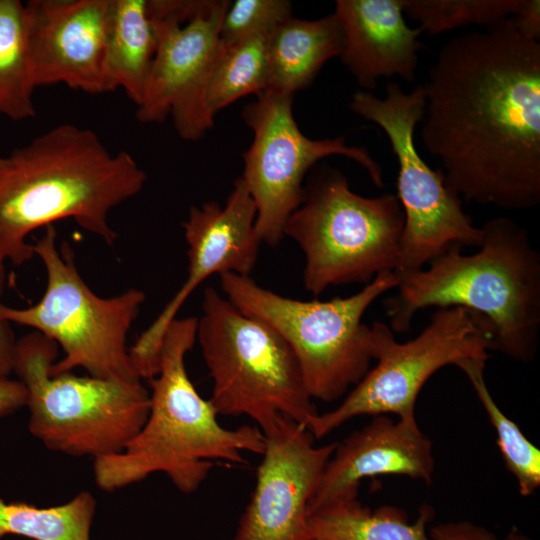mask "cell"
Listing matches in <instances>:
<instances>
[{
  "mask_svg": "<svg viewBox=\"0 0 540 540\" xmlns=\"http://www.w3.org/2000/svg\"><path fill=\"white\" fill-rule=\"evenodd\" d=\"M421 140L447 188L506 210L540 203V43L510 18L446 42L422 85Z\"/></svg>",
  "mask_w": 540,
  "mask_h": 540,
  "instance_id": "cell-1",
  "label": "cell"
},
{
  "mask_svg": "<svg viewBox=\"0 0 540 540\" xmlns=\"http://www.w3.org/2000/svg\"><path fill=\"white\" fill-rule=\"evenodd\" d=\"M146 179L131 154L109 151L94 131L71 123L49 129L1 158L0 259L29 261L27 236L65 218L113 244L110 211Z\"/></svg>",
  "mask_w": 540,
  "mask_h": 540,
  "instance_id": "cell-2",
  "label": "cell"
},
{
  "mask_svg": "<svg viewBox=\"0 0 540 540\" xmlns=\"http://www.w3.org/2000/svg\"><path fill=\"white\" fill-rule=\"evenodd\" d=\"M481 228L476 253L452 247L421 270L394 272L398 292L384 302L389 327L405 333L421 309L463 307L490 322L493 351L530 362L540 335V254L527 230L507 217Z\"/></svg>",
  "mask_w": 540,
  "mask_h": 540,
  "instance_id": "cell-3",
  "label": "cell"
},
{
  "mask_svg": "<svg viewBox=\"0 0 540 540\" xmlns=\"http://www.w3.org/2000/svg\"><path fill=\"white\" fill-rule=\"evenodd\" d=\"M197 323L196 317L176 318L167 328L159 369L150 379L144 425L121 452L94 459V479L101 490L115 491L163 472L189 494L207 477L211 460L240 464L243 452L263 454L265 437L259 427H222L210 400L191 382L185 356L196 341Z\"/></svg>",
  "mask_w": 540,
  "mask_h": 540,
  "instance_id": "cell-4",
  "label": "cell"
},
{
  "mask_svg": "<svg viewBox=\"0 0 540 540\" xmlns=\"http://www.w3.org/2000/svg\"><path fill=\"white\" fill-rule=\"evenodd\" d=\"M196 339L213 380L209 400L218 415H246L262 432L285 416L311 432L319 413L292 349L274 328L209 287Z\"/></svg>",
  "mask_w": 540,
  "mask_h": 540,
  "instance_id": "cell-5",
  "label": "cell"
},
{
  "mask_svg": "<svg viewBox=\"0 0 540 540\" xmlns=\"http://www.w3.org/2000/svg\"><path fill=\"white\" fill-rule=\"evenodd\" d=\"M403 228L396 195L361 196L342 172L322 167L309 178L283 235L303 251L304 287L317 297L330 286L366 285L382 272H395Z\"/></svg>",
  "mask_w": 540,
  "mask_h": 540,
  "instance_id": "cell-6",
  "label": "cell"
},
{
  "mask_svg": "<svg viewBox=\"0 0 540 540\" xmlns=\"http://www.w3.org/2000/svg\"><path fill=\"white\" fill-rule=\"evenodd\" d=\"M57 348L36 331L16 343L13 373L26 390L31 434L71 456L96 459L121 452L147 419L150 392L142 380L52 374Z\"/></svg>",
  "mask_w": 540,
  "mask_h": 540,
  "instance_id": "cell-7",
  "label": "cell"
},
{
  "mask_svg": "<svg viewBox=\"0 0 540 540\" xmlns=\"http://www.w3.org/2000/svg\"><path fill=\"white\" fill-rule=\"evenodd\" d=\"M219 277L224 296L238 310L283 337L309 395L324 402L342 397L369 371L371 327L362 318L379 296L398 284L394 272H382L349 297L303 301L266 289L250 276L229 272Z\"/></svg>",
  "mask_w": 540,
  "mask_h": 540,
  "instance_id": "cell-8",
  "label": "cell"
},
{
  "mask_svg": "<svg viewBox=\"0 0 540 540\" xmlns=\"http://www.w3.org/2000/svg\"><path fill=\"white\" fill-rule=\"evenodd\" d=\"M56 237L55 227L48 225L33 244L34 255L47 273L42 298L27 308L0 304L1 319L31 327L60 345L64 357L51 366L52 374L81 367L97 378L142 380L132 366L126 342L144 292L131 288L111 298L99 297L79 274L70 246L63 243L59 250Z\"/></svg>",
  "mask_w": 540,
  "mask_h": 540,
  "instance_id": "cell-9",
  "label": "cell"
},
{
  "mask_svg": "<svg viewBox=\"0 0 540 540\" xmlns=\"http://www.w3.org/2000/svg\"><path fill=\"white\" fill-rule=\"evenodd\" d=\"M426 99L422 85L405 93L396 82L380 98L358 91L350 109L378 125L387 135L398 163L397 198L404 212L400 257L395 273L418 271L452 247H479L482 228L476 227L460 197L446 187L415 145V128L422 121Z\"/></svg>",
  "mask_w": 540,
  "mask_h": 540,
  "instance_id": "cell-10",
  "label": "cell"
},
{
  "mask_svg": "<svg viewBox=\"0 0 540 540\" xmlns=\"http://www.w3.org/2000/svg\"><path fill=\"white\" fill-rule=\"evenodd\" d=\"M494 333L481 314L463 307L437 308L415 338L400 343L391 328L371 326L372 358L377 360L335 409L319 414L311 430L322 438L346 421L363 415L396 414L413 419L418 395L428 379L447 365L459 367L473 359L486 360L493 351Z\"/></svg>",
  "mask_w": 540,
  "mask_h": 540,
  "instance_id": "cell-11",
  "label": "cell"
},
{
  "mask_svg": "<svg viewBox=\"0 0 540 540\" xmlns=\"http://www.w3.org/2000/svg\"><path fill=\"white\" fill-rule=\"evenodd\" d=\"M242 117L253 131L243 154L244 180L256 206L259 240L276 246L290 215L303 198V180L321 159L342 155L356 161L377 187H383L381 166L364 147L349 146L344 137L314 140L299 129L292 112L293 96L271 90L258 93Z\"/></svg>",
  "mask_w": 540,
  "mask_h": 540,
  "instance_id": "cell-12",
  "label": "cell"
},
{
  "mask_svg": "<svg viewBox=\"0 0 540 540\" xmlns=\"http://www.w3.org/2000/svg\"><path fill=\"white\" fill-rule=\"evenodd\" d=\"M226 0H148L157 32V48L147 85L136 106L142 123H162L168 116L177 134L195 141L212 127L204 96L221 49L220 26Z\"/></svg>",
  "mask_w": 540,
  "mask_h": 540,
  "instance_id": "cell-13",
  "label": "cell"
},
{
  "mask_svg": "<svg viewBox=\"0 0 540 540\" xmlns=\"http://www.w3.org/2000/svg\"><path fill=\"white\" fill-rule=\"evenodd\" d=\"M256 206L242 177L235 180L224 206L216 201L191 207L183 222L188 246V274L180 289L129 349L141 379L159 369L160 348L170 323L193 291L213 274L249 276L261 244L256 231Z\"/></svg>",
  "mask_w": 540,
  "mask_h": 540,
  "instance_id": "cell-14",
  "label": "cell"
},
{
  "mask_svg": "<svg viewBox=\"0 0 540 540\" xmlns=\"http://www.w3.org/2000/svg\"><path fill=\"white\" fill-rule=\"evenodd\" d=\"M263 434L256 485L234 540H307L308 505L337 443L315 446L312 433L285 416Z\"/></svg>",
  "mask_w": 540,
  "mask_h": 540,
  "instance_id": "cell-15",
  "label": "cell"
},
{
  "mask_svg": "<svg viewBox=\"0 0 540 540\" xmlns=\"http://www.w3.org/2000/svg\"><path fill=\"white\" fill-rule=\"evenodd\" d=\"M113 0H30L25 3L35 87L64 84L105 93L103 58Z\"/></svg>",
  "mask_w": 540,
  "mask_h": 540,
  "instance_id": "cell-16",
  "label": "cell"
},
{
  "mask_svg": "<svg viewBox=\"0 0 540 540\" xmlns=\"http://www.w3.org/2000/svg\"><path fill=\"white\" fill-rule=\"evenodd\" d=\"M434 469L432 443L416 418L394 421L376 415L337 443L309 502L308 516L337 501L357 498L360 482L367 477L401 475L430 484Z\"/></svg>",
  "mask_w": 540,
  "mask_h": 540,
  "instance_id": "cell-17",
  "label": "cell"
},
{
  "mask_svg": "<svg viewBox=\"0 0 540 540\" xmlns=\"http://www.w3.org/2000/svg\"><path fill=\"white\" fill-rule=\"evenodd\" d=\"M343 34L339 55L357 83L373 90L381 78L416 77L419 28L404 18V0H338L335 12Z\"/></svg>",
  "mask_w": 540,
  "mask_h": 540,
  "instance_id": "cell-18",
  "label": "cell"
},
{
  "mask_svg": "<svg viewBox=\"0 0 540 540\" xmlns=\"http://www.w3.org/2000/svg\"><path fill=\"white\" fill-rule=\"evenodd\" d=\"M343 34L334 13L316 20L289 18L267 37L266 90L294 95L339 56Z\"/></svg>",
  "mask_w": 540,
  "mask_h": 540,
  "instance_id": "cell-19",
  "label": "cell"
},
{
  "mask_svg": "<svg viewBox=\"0 0 540 540\" xmlns=\"http://www.w3.org/2000/svg\"><path fill=\"white\" fill-rule=\"evenodd\" d=\"M156 48L157 32L148 0H113L102 67L105 93L123 89L137 106Z\"/></svg>",
  "mask_w": 540,
  "mask_h": 540,
  "instance_id": "cell-20",
  "label": "cell"
},
{
  "mask_svg": "<svg viewBox=\"0 0 540 540\" xmlns=\"http://www.w3.org/2000/svg\"><path fill=\"white\" fill-rule=\"evenodd\" d=\"M433 508L423 504L416 520L395 506L374 510L357 498L332 503L308 516L307 540H430L427 526Z\"/></svg>",
  "mask_w": 540,
  "mask_h": 540,
  "instance_id": "cell-21",
  "label": "cell"
},
{
  "mask_svg": "<svg viewBox=\"0 0 540 540\" xmlns=\"http://www.w3.org/2000/svg\"><path fill=\"white\" fill-rule=\"evenodd\" d=\"M25 3L0 0V116L33 118L35 89Z\"/></svg>",
  "mask_w": 540,
  "mask_h": 540,
  "instance_id": "cell-22",
  "label": "cell"
},
{
  "mask_svg": "<svg viewBox=\"0 0 540 540\" xmlns=\"http://www.w3.org/2000/svg\"><path fill=\"white\" fill-rule=\"evenodd\" d=\"M267 35L251 36L231 44L222 41L204 96L208 118L237 99L267 87Z\"/></svg>",
  "mask_w": 540,
  "mask_h": 540,
  "instance_id": "cell-23",
  "label": "cell"
},
{
  "mask_svg": "<svg viewBox=\"0 0 540 540\" xmlns=\"http://www.w3.org/2000/svg\"><path fill=\"white\" fill-rule=\"evenodd\" d=\"M96 500L87 491L52 507L0 498V539L8 535L32 540H90Z\"/></svg>",
  "mask_w": 540,
  "mask_h": 540,
  "instance_id": "cell-24",
  "label": "cell"
},
{
  "mask_svg": "<svg viewBox=\"0 0 540 540\" xmlns=\"http://www.w3.org/2000/svg\"><path fill=\"white\" fill-rule=\"evenodd\" d=\"M485 363L482 359L467 360L459 368L470 380L495 429L504 464L515 477L519 493L529 496L540 486V451L494 401L484 379Z\"/></svg>",
  "mask_w": 540,
  "mask_h": 540,
  "instance_id": "cell-25",
  "label": "cell"
},
{
  "mask_svg": "<svg viewBox=\"0 0 540 540\" xmlns=\"http://www.w3.org/2000/svg\"><path fill=\"white\" fill-rule=\"evenodd\" d=\"M522 0H404V13L420 31L440 34L472 24L493 25L512 17Z\"/></svg>",
  "mask_w": 540,
  "mask_h": 540,
  "instance_id": "cell-26",
  "label": "cell"
},
{
  "mask_svg": "<svg viewBox=\"0 0 540 540\" xmlns=\"http://www.w3.org/2000/svg\"><path fill=\"white\" fill-rule=\"evenodd\" d=\"M287 0H236L229 3L220 26L224 44L255 36L267 35L292 17Z\"/></svg>",
  "mask_w": 540,
  "mask_h": 540,
  "instance_id": "cell-27",
  "label": "cell"
},
{
  "mask_svg": "<svg viewBox=\"0 0 540 540\" xmlns=\"http://www.w3.org/2000/svg\"><path fill=\"white\" fill-rule=\"evenodd\" d=\"M432 540H499L483 526L469 521L437 524L430 529Z\"/></svg>",
  "mask_w": 540,
  "mask_h": 540,
  "instance_id": "cell-28",
  "label": "cell"
},
{
  "mask_svg": "<svg viewBox=\"0 0 540 540\" xmlns=\"http://www.w3.org/2000/svg\"><path fill=\"white\" fill-rule=\"evenodd\" d=\"M515 29L524 37L539 42L540 1L522 0L517 12L511 17Z\"/></svg>",
  "mask_w": 540,
  "mask_h": 540,
  "instance_id": "cell-29",
  "label": "cell"
},
{
  "mask_svg": "<svg viewBox=\"0 0 540 540\" xmlns=\"http://www.w3.org/2000/svg\"><path fill=\"white\" fill-rule=\"evenodd\" d=\"M4 262L0 259V296L5 284ZM16 343L10 323L0 317V377H9L13 373Z\"/></svg>",
  "mask_w": 540,
  "mask_h": 540,
  "instance_id": "cell-30",
  "label": "cell"
},
{
  "mask_svg": "<svg viewBox=\"0 0 540 540\" xmlns=\"http://www.w3.org/2000/svg\"><path fill=\"white\" fill-rule=\"evenodd\" d=\"M26 398L25 387L19 380L0 377V417L24 407Z\"/></svg>",
  "mask_w": 540,
  "mask_h": 540,
  "instance_id": "cell-31",
  "label": "cell"
},
{
  "mask_svg": "<svg viewBox=\"0 0 540 540\" xmlns=\"http://www.w3.org/2000/svg\"><path fill=\"white\" fill-rule=\"evenodd\" d=\"M504 540H532L528 536L520 533L516 529L511 530Z\"/></svg>",
  "mask_w": 540,
  "mask_h": 540,
  "instance_id": "cell-32",
  "label": "cell"
},
{
  "mask_svg": "<svg viewBox=\"0 0 540 540\" xmlns=\"http://www.w3.org/2000/svg\"><path fill=\"white\" fill-rule=\"evenodd\" d=\"M1 158H2V157H0V162H1Z\"/></svg>",
  "mask_w": 540,
  "mask_h": 540,
  "instance_id": "cell-33",
  "label": "cell"
}]
</instances>
